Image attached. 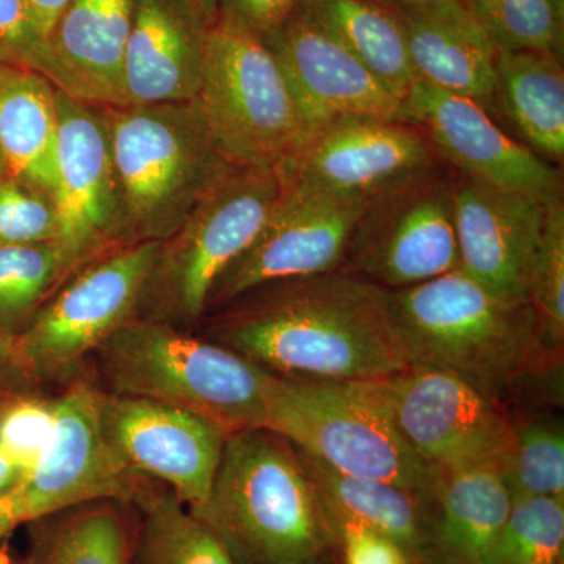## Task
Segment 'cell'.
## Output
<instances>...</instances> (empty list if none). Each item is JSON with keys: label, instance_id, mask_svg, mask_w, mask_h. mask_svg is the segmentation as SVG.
Returning <instances> with one entry per match:
<instances>
[{"label": "cell", "instance_id": "e575fe53", "mask_svg": "<svg viewBox=\"0 0 564 564\" xmlns=\"http://www.w3.org/2000/svg\"><path fill=\"white\" fill-rule=\"evenodd\" d=\"M58 212L50 193L29 182L0 180V247L57 243Z\"/></svg>", "mask_w": 564, "mask_h": 564}, {"label": "cell", "instance_id": "ab89813d", "mask_svg": "<svg viewBox=\"0 0 564 564\" xmlns=\"http://www.w3.org/2000/svg\"><path fill=\"white\" fill-rule=\"evenodd\" d=\"M11 378L29 380L18 356L17 336L0 328V388Z\"/></svg>", "mask_w": 564, "mask_h": 564}, {"label": "cell", "instance_id": "2e32d148", "mask_svg": "<svg viewBox=\"0 0 564 564\" xmlns=\"http://www.w3.org/2000/svg\"><path fill=\"white\" fill-rule=\"evenodd\" d=\"M403 120L421 129L437 158L462 176L544 204L563 199L562 174L525 144L508 137L474 99L415 79L402 101Z\"/></svg>", "mask_w": 564, "mask_h": 564}, {"label": "cell", "instance_id": "83f0119b", "mask_svg": "<svg viewBox=\"0 0 564 564\" xmlns=\"http://www.w3.org/2000/svg\"><path fill=\"white\" fill-rule=\"evenodd\" d=\"M139 564H237L209 527L173 491L144 497Z\"/></svg>", "mask_w": 564, "mask_h": 564}, {"label": "cell", "instance_id": "8992f818", "mask_svg": "<svg viewBox=\"0 0 564 564\" xmlns=\"http://www.w3.org/2000/svg\"><path fill=\"white\" fill-rule=\"evenodd\" d=\"M196 101L232 165L281 169L313 131L265 41L225 7L206 32Z\"/></svg>", "mask_w": 564, "mask_h": 564}, {"label": "cell", "instance_id": "5bb4252c", "mask_svg": "<svg viewBox=\"0 0 564 564\" xmlns=\"http://www.w3.org/2000/svg\"><path fill=\"white\" fill-rule=\"evenodd\" d=\"M99 426L131 473L158 478L188 508L209 497L226 433L202 415L154 400L96 389Z\"/></svg>", "mask_w": 564, "mask_h": 564}, {"label": "cell", "instance_id": "bcb514c9", "mask_svg": "<svg viewBox=\"0 0 564 564\" xmlns=\"http://www.w3.org/2000/svg\"><path fill=\"white\" fill-rule=\"evenodd\" d=\"M2 400H3V399H0V403H2Z\"/></svg>", "mask_w": 564, "mask_h": 564}, {"label": "cell", "instance_id": "ba28073f", "mask_svg": "<svg viewBox=\"0 0 564 564\" xmlns=\"http://www.w3.org/2000/svg\"><path fill=\"white\" fill-rule=\"evenodd\" d=\"M307 456L352 477L423 491L430 466L408 447L358 381L270 372L265 425Z\"/></svg>", "mask_w": 564, "mask_h": 564}, {"label": "cell", "instance_id": "603a6c76", "mask_svg": "<svg viewBox=\"0 0 564 564\" xmlns=\"http://www.w3.org/2000/svg\"><path fill=\"white\" fill-rule=\"evenodd\" d=\"M395 11L415 79L484 107L492 104L499 50L469 7L443 3Z\"/></svg>", "mask_w": 564, "mask_h": 564}, {"label": "cell", "instance_id": "f1b7e54d", "mask_svg": "<svg viewBox=\"0 0 564 564\" xmlns=\"http://www.w3.org/2000/svg\"><path fill=\"white\" fill-rule=\"evenodd\" d=\"M513 496L564 499L563 423L543 414H513L497 462Z\"/></svg>", "mask_w": 564, "mask_h": 564}, {"label": "cell", "instance_id": "836d02e7", "mask_svg": "<svg viewBox=\"0 0 564 564\" xmlns=\"http://www.w3.org/2000/svg\"><path fill=\"white\" fill-rule=\"evenodd\" d=\"M541 344L562 352L564 343V203L549 204L527 281Z\"/></svg>", "mask_w": 564, "mask_h": 564}, {"label": "cell", "instance_id": "9a60e30c", "mask_svg": "<svg viewBox=\"0 0 564 564\" xmlns=\"http://www.w3.org/2000/svg\"><path fill=\"white\" fill-rule=\"evenodd\" d=\"M437 154L414 124L343 117L314 126L282 177L315 191L369 203L436 166Z\"/></svg>", "mask_w": 564, "mask_h": 564}, {"label": "cell", "instance_id": "ee69618b", "mask_svg": "<svg viewBox=\"0 0 564 564\" xmlns=\"http://www.w3.org/2000/svg\"><path fill=\"white\" fill-rule=\"evenodd\" d=\"M381 2L393 10L425 9V7L443 6V3H464V6H467V0H381Z\"/></svg>", "mask_w": 564, "mask_h": 564}, {"label": "cell", "instance_id": "d6986e66", "mask_svg": "<svg viewBox=\"0 0 564 564\" xmlns=\"http://www.w3.org/2000/svg\"><path fill=\"white\" fill-rule=\"evenodd\" d=\"M263 41L313 128L343 117L404 121L402 101L303 10Z\"/></svg>", "mask_w": 564, "mask_h": 564}, {"label": "cell", "instance_id": "b9f144b4", "mask_svg": "<svg viewBox=\"0 0 564 564\" xmlns=\"http://www.w3.org/2000/svg\"><path fill=\"white\" fill-rule=\"evenodd\" d=\"M188 9L209 29L220 17L221 0H184Z\"/></svg>", "mask_w": 564, "mask_h": 564}, {"label": "cell", "instance_id": "ac0fdd59", "mask_svg": "<svg viewBox=\"0 0 564 564\" xmlns=\"http://www.w3.org/2000/svg\"><path fill=\"white\" fill-rule=\"evenodd\" d=\"M454 206L459 269L502 299L529 300L527 281L549 204L459 174Z\"/></svg>", "mask_w": 564, "mask_h": 564}, {"label": "cell", "instance_id": "1f68e13d", "mask_svg": "<svg viewBox=\"0 0 564 564\" xmlns=\"http://www.w3.org/2000/svg\"><path fill=\"white\" fill-rule=\"evenodd\" d=\"M564 499L513 496L484 564H562Z\"/></svg>", "mask_w": 564, "mask_h": 564}, {"label": "cell", "instance_id": "4fadbf2b", "mask_svg": "<svg viewBox=\"0 0 564 564\" xmlns=\"http://www.w3.org/2000/svg\"><path fill=\"white\" fill-rule=\"evenodd\" d=\"M366 206L284 180L262 231L212 285L207 311L269 282L340 269Z\"/></svg>", "mask_w": 564, "mask_h": 564}, {"label": "cell", "instance_id": "4dcf8cb0", "mask_svg": "<svg viewBox=\"0 0 564 564\" xmlns=\"http://www.w3.org/2000/svg\"><path fill=\"white\" fill-rule=\"evenodd\" d=\"M88 505L52 527L32 564H128L120 516L107 505Z\"/></svg>", "mask_w": 564, "mask_h": 564}, {"label": "cell", "instance_id": "52a82bcc", "mask_svg": "<svg viewBox=\"0 0 564 564\" xmlns=\"http://www.w3.org/2000/svg\"><path fill=\"white\" fill-rule=\"evenodd\" d=\"M282 192L280 169L232 165L161 242L137 317L177 328L202 321L212 285L254 242Z\"/></svg>", "mask_w": 564, "mask_h": 564}, {"label": "cell", "instance_id": "cb8c5ba5", "mask_svg": "<svg viewBox=\"0 0 564 564\" xmlns=\"http://www.w3.org/2000/svg\"><path fill=\"white\" fill-rule=\"evenodd\" d=\"M57 148V88L36 70L0 63V155L7 174L54 198Z\"/></svg>", "mask_w": 564, "mask_h": 564}, {"label": "cell", "instance_id": "7a4b0ae2", "mask_svg": "<svg viewBox=\"0 0 564 564\" xmlns=\"http://www.w3.org/2000/svg\"><path fill=\"white\" fill-rule=\"evenodd\" d=\"M389 304L410 366L433 367L510 403L534 377L562 366V352L541 344L529 300H507L462 269L389 291Z\"/></svg>", "mask_w": 564, "mask_h": 564}, {"label": "cell", "instance_id": "d4e9b609", "mask_svg": "<svg viewBox=\"0 0 564 564\" xmlns=\"http://www.w3.org/2000/svg\"><path fill=\"white\" fill-rule=\"evenodd\" d=\"M304 469L334 518L351 519L391 538L413 564H426V505L423 491L352 477L299 452Z\"/></svg>", "mask_w": 564, "mask_h": 564}, {"label": "cell", "instance_id": "44dd1931", "mask_svg": "<svg viewBox=\"0 0 564 564\" xmlns=\"http://www.w3.org/2000/svg\"><path fill=\"white\" fill-rule=\"evenodd\" d=\"M206 32L184 0H135L122 63L124 106L196 99Z\"/></svg>", "mask_w": 564, "mask_h": 564}, {"label": "cell", "instance_id": "8d00e7d4", "mask_svg": "<svg viewBox=\"0 0 564 564\" xmlns=\"http://www.w3.org/2000/svg\"><path fill=\"white\" fill-rule=\"evenodd\" d=\"M46 51L25 0H0V63L22 66L40 73Z\"/></svg>", "mask_w": 564, "mask_h": 564}, {"label": "cell", "instance_id": "d6a6232c", "mask_svg": "<svg viewBox=\"0 0 564 564\" xmlns=\"http://www.w3.org/2000/svg\"><path fill=\"white\" fill-rule=\"evenodd\" d=\"M499 51L552 52L562 57L564 0H467Z\"/></svg>", "mask_w": 564, "mask_h": 564}, {"label": "cell", "instance_id": "9c48e42d", "mask_svg": "<svg viewBox=\"0 0 564 564\" xmlns=\"http://www.w3.org/2000/svg\"><path fill=\"white\" fill-rule=\"evenodd\" d=\"M159 247L161 242L117 248L66 278L17 336L25 377L36 381L66 377L135 318Z\"/></svg>", "mask_w": 564, "mask_h": 564}, {"label": "cell", "instance_id": "f6af8a7d", "mask_svg": "<svg viewBox=\"0 0 564 564\" xmlns=\"http://www.w3.org/2000/svg\"><path fill=\"white\" fill-rule=\"evenodd\" d=\"M7 170H6V163L2 161V155H0V180H2L3 176H6Z\"/></svg>", "mask_w": 564, "mask_h": 564}, {"label": "cell", "instance_id": "7402d4cb", "mask_svg": "<svg viewBox=\"0 0 564 564\" xmlns=\"http://www.w3.org/2000/svg\"><path fill=\"white\" fill-rule=\"evenodd\" d=\"M426 564H484L513 503L496 463L430 466Z\"/></svg>", "mask_w": 564, "mask_h": 564}, {"label": "cell", "instance_id": "30bf717a", "mask_svg": "<svg viewBox=\"0 0 564 564\" xmlns=\"http://www.w3.org/2000/svg\"><path fill=\"white\" fill-rule=\"evenodd\" d=\"M55 408L51 443L0 496V544L18 527L70 508L140 496V475L131 473L104 440L96 389L77 381L55 397Z\"/></svg>", "mask_w": 564, "mask_h": 564}, {"label": "cell", "instance_id": "7c38bea8", "mask_svg": "<svg viewBox=\"0 0 564 564\" xmlns=\"http://www.w3.org/2000/svg\"><path fill=\"white\" fill-rule=\"evenodd\" d=\"M454 185L436 165L367 203L340 269L388 291L458 269Z\"/></svg>", "mask_w": 564, "mask_h": 564}, {"label": "cell", "instance_id": "277c9868", "mask_svg": "<svg viewBox=\"0 0 564 564\" xmlns=\"http://www.w3.org/2000/svg\"><path fill=\"white\" fill-rule=\"evenodd\" d=\"M121 247L163 242L231 170L196 99L102 107Z\"/></svg>", "mask_w": 564, "mask_h": 564}, {"label": "cell", "instance_id": "7bdbcfd3", "mask_svg": "<svg viewBox=\"0 0 564 564\" xmlns=\"http://www.w3.org/2000/svg\"><path fill=\"white\" fill-rule=\"evenodd\" d=\"M21 474V467L0 447V496L9 491L11 486L17 484Z\"/></svg>", "mask_w": 564, "mask_h": 564}, {"label": "cell", "instance_id": "f35d334b", "mask_svg": "<svg viewBox=\"0 0 564 564\" xmlns=\"http://www.w3.org/2000/svg\"><path fill=\"white\" fill-rule=\"evenodd\" d=\"M302 2L303 0H221V7L231 10L256 35L267 40L280 31Z\"/></svg>", "mask_w": 564, "mask_h": 564}, {"label": "cell", "instance_id": "ffe728a7", "mask_svg": "<svg viewBox=\"0 0 564 564\" xmlns=\"http://www.w3.org/2000/svg\"><path fill=\"white\" fill-rule=\"evenodd\" d=\"M135 0H69L47 36L40 74L63 95L124 106L122 63Z\"/></svg>", "mask_w": 564, "mask_h": 564}, {"label": "cell", "instance_id": "e0dca14e", "mask_svg": "<svg viewBox=\"0 0 564 564\" xmlns=\"http://www.w3.org/2000/svg\"><path fill=\"white\" fill-rule=\"evenodd\" d=\"M57 245L73 274L121 248L120 204L102 107L57 90Z\"/></svg>", "mask_w": 564, "mask_h": 564}, {"label": "cell", "instance_id": "60d3db41", "mask_svg": "<svg viewBox=\"0 0 564 564\" xmlns=\"http://www.w3.org/2000/svg\"><path fill=\"white\" fill-rule=\"evenodd\" d=\"M32 11L33 20L39 25L41 35L47 41L52 29L57 24L63 10L68 6L69 0H25Z\"/></svg>", "mask_w": 564, "mask_h": 564}, {"label": "cell", "instance_id": "d590c367", "mask_svg": "<svg viewBox=\"0 0 564 564\" xmlns=\"http://www.w3.org/2000/svg\"><path fill=\"white\" fill-rule=\"evenodd\" d=\"M57 421L55 399L14 393L0 403V447L28 470L51 443Z\"/></svg>", "mask_w": 564, "mask_h": 564}, {"label": "cell", "instance_id": "6da1fadb", "mask_svg": "<svg viewBox=\"0 0 564 564\" xmlns=\"http://www.w3.org/2000/svg\"><path fill=\"white\" fill-rule=\"evenodd\" d=\"M204 325L207 339L285 377L367 381L410 366L388 289L343 269L259 285Z\"/></svg>", "mask_w": 564, "mask_h": 564}, {"label": "cell", "instance_id": "3957f363", "mask_svg": "<svg viewBox=\"0 0 564 564\" xmlns=\"http://www.w3.org/2000/svg\"><path fill=\"white\" fill-rule=\"evenodd\" d=\"M191 511L237 564H325L339 545L336 521L299 451L267 429L226 440L209 497Z\"/></svg>", "mask_w": 564, "mask_h": 564}, {"label": "cell", "instance_id": "5b68a950", "mask_svg": "<svg viewBox=\"0 0 564 564\" xmlns=\"http://www.w3.org/2000/svg\"><path fill=\"white\" fill-rule=\"evenodd\" d=\"M96 355L111 393L191 411L228 437L265 425L270 370L207 337L135 317Z\"/></svg>", "mask_w": 564, "mask_h": 564}, {"label": "cell", "instance_id": "f546056e", "mask_svg": "<svg viewBox=\"0 0 564 564\" xmlns=\"http://www.w3.org/2000/svg\"><path fill=\"white\" fill-rule=\"evenodd\" d=\"M70 276L57 243L0 247V328L18 336Z\"/></svg>", "mask_w": 564, "mask_h": 564}, {"label": "cell", "instance_id": "484cf974", "mask_svg": "<svg viewBox=\"0 0 564 564\" xmlns=\"http://www.w3.org/2000/svg\"><path fill=\"white\" fill-rule=\"evenodd\" d=\"M494 99L538 155L564 158V70L552 52L499 51Z\"/></svg>", "mask_w": 564, "mask_h": 564}, {"label": "cell", "instance_id": "8fae6325", "mask_svg": "<svg viewBox=\"0 0 564 564\" xmlns=\"http://www.w3.org/2000/svg\"><path fill=\"white\" fill-rule=\"evenodd\" d=\"M358 384L429 466L497 464L510 441V406L444 370L408 366Z\"/></svg>", "mask_w": 564, "mask_h": 564}, {"label": "cell", "instance_id": "4316f807", "mask_svg": "<svg viewBox=\"0 0 564 564\" xmlns=\"http://www.w3.org/2000/svg\"><path fill=\"white\" fill-rule=\"evenodd\" d=\"M299 9L339 40L403 101L415 73L395 10L381 0H303Z\"/></svg>", "mask_w": 564, "mask_h": 564}, {"label": "cell", "instance_id": "74e56055", "mask_svg": "<svg viewBox=\"0 0 564 564\" xmlns=\"http://www.w3.org/2000/svg\"><path fill=\"white\" fill-rule=\"evenodd\" d=\"M334 521L345 564H413L406 552L391 538L351 519L334 518Z\"/></svg>", "mask_w": 564, "mask_h": 564}]
</instances>
